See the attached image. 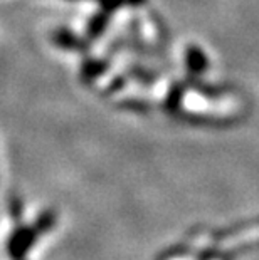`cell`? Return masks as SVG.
I'll return each mask as SVG.
<instances>
[{
    "instance_id": "6da1fadb",
    "label": "cell",
    "mask_w": 259,
    "mask_h": 260,
    "mask_svg": "<svg viewBox=\"0 0 259 260\" xmlns=\"http://www.w3.org/2000/svg\"><path fill=\"white\" fill-rule=\"evenodd\" d=\"M56 222V215L52 212H44L36 223H32L31 226H19L10 234L7 240V252L12 260H22L29 248L34 245L36 240L39 239V235L44 232L51 230Z\"/></svg>"
},
{
    "instance_id": "7a4b0ae2",
    "label": "cell",
    "mask_w": 259,
    "mask_h": 260,
    "mask_svg": "<svg viewBox=\"0 0 259 260\" xmlns=\"http://www.w3.org/2000/svg\"><path fill=\"white\" fill-rule=\"evenodd\" d=\"M51 41L56 47L63 49V51L69 52H78V54H88L90 51V41L84 37L78 36L68 27H59L51 34Z\"/></svg>"
},
{
    "instance_id": "3957f363",
    "label": "cell",
    "mask_w": 259,
    "mask_h": 260,
    "mask_svg": "<svg viewBox=\"0 0 259 260\" xmlns=\"http://www.w3.org/2000/svg\"><path fill=\"white\" fill-rule=\"evenodd\" d=\"M109 69V59H95V57H86L84 62L81 64V81L86 84L98 81L100 77Z\"/></svg>"
},
{
    "instance_id": "277c9868",
    "label": "cell",
    "mask_w": 259,
    "mask_h": 260,
    "mask_svg": "<svg viewBox=\"0 0 259 260\" xmlns=\"http://www.w3.org/2000/svg\"><path fill=\"white\" fill-rule=\"evenodd\" d=\"M109 19H111V14L106 12V10H98L96 14L91 15L90 22L86 25V39L90 42H95L98 39H101L103 34L106 32L108 25H109Z\"/></svg>"
},
{
    "instance_id": "5b68a950",
    "label": "cell",
    "mask_w": 259,
    "mask_h": 260,
    "mask_svg": "<svg viewBox=\"0 0 259 260\" xmlns=\"http://www.w3.org/2000/svg\"><path fill=\"white\" fill-rule=\"evenodd\" d=\"M185 64L190 74L199 76L209 68V59L199 46H189L185 51Z\"/></svg>"
},
{
    "instance_id": "8992f818",
    "label": "cell",
    "mask_w": 259,
    "mask_h": 260,
    "mask_svg": "<svg viewBox=\"0 0 259 260\" xmlns=\"http://www.w3.org/2000/svg\"><path fill=\"white\" fill-rule=\"evenodd\" d=\"M184 94H185V86L184 84H174L170 87V91L165 98V109L172 114H177L179 109H180V104H182V99H184Z\"/></svg>"
},
{
    "instance_id": "52a82bcc",
    "label": "cell",
    "mask_w": 259,
    "mask_h": 260,
    "mask_svg": "<svg viewBox=\"0 0 259 260\" xmlns=\"http://www.w3.org/2000/svg\"><path fill=\"white\" fill-rule=\"evenodd\" d=\"M128 76L131 77H135V79H138L141 82H152V81H155V77H153L148 71H145L143 68H138V66H133V68H130L128 69Z\"/></svg>"
},
{
    "instance_id": "ba28073f",
    "label": "cell",
    "mask_w": 259,
    "mask_h": 260,
    "mask_svg": "<svg viewBox=\"0 0 259 260\" xmlns=\"http://www.w3.org/2000/svg\"><path fill=\"white\" fill-rule=\"evenodd\" d=\"M98 5H100L101 10H106V12L113 14L117 12V10H120V7H123V5H126L125 0H96Z\"/></svg>"
},
{
    "instance_id": "9c48e42d",
    "label": "cell",
    "mask_w": 259,
    "mask_h": 260,
    "mask_svg": "<svg viewBox=\"0 0 259 260\" xmlns=\"http://www.w3.org/2000/svg\"><path fill=\"white\" fill-rule=\"evenodd\" d=\"M120 106L130 109V111H147L148 104L145 101H138V99H126V101H121Z\"/></svg>"
},
{
    "instance_id": "30bf717a",
    "label": "cell",
    "mask_w": 259,
    "mask_h": 260,
    "mask_svg": "<svg viewBox=\"0 0 259 260\" xmlns=\"http://www.w3.org/2000/svg\"><path fill=\"white\" fill-rule=\"evenodd\" d=\"M126 81H128V76H117L114 79L109 82L108 87H106V94H113V92H118L125 87Z\"/></svg>"
},
{
    "instance_id": "8fae6325",
    "label": "cell",
    "mask_w": 259,
    "mask_h": 260,
    "mask_svg": "<svg viewBox=\"0 0 259 260\" xmlns=\"http://www.w3.org/2000/svg\"><path fill=\"white\" fill-rule=\"evenodd\" d=\"M126 2V5H128V7H141V5H145L147 4V0H125Z\"/></svg>"
},
{
    "instance_id": "7c38bea8",
    "label": "cell",
    "mask_w": 259,
    "mask_h": 260,
    "mask_svg": "<svg viewBox=\"0 0 259 260\" xmlns=\"http://www.w3.org/2000/svg\"><path fill=\"white\" fill-rule=\"evenodd\" d=\"M74 2H76V0H74Z\"/></svg>"
}]
</instances>
